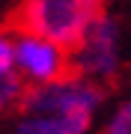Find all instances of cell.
<instances>
[{
	"instance_id": "2",
	"label": "cell",
	"mask_w": 131,
	"mask_h": 134,
	"mask_svg": "<svg viewBox=\"0 0 131 134\" xmlns=\"http://www.w3.org/2000/svg\"><path fill=\"white\" fill-rule=\"evenodd\" d=\"M101 12H107V0H21L15 27L54 39L63 48H75Z\"/></svg>"
},
{
	"instance_id": "1",
	"label": "cell",
	"mask_w": 131,
	"mask_h": 134,
	"mask_svg": "<svg viewBox=\"0 0 131 134\" xmlns=\"http://www.w3.org/2000/svg\"><path fill=\"white\" fill-rule=\"evenodd\" d=\"M104 107V86L78 75L27 86L12 113V134H89Z\"/></svg>"
},
{
	"instance_id": "5",
	"label": "cell",
	"mask_w": 131,
	"mask_h": 134,
	"mask_svg": "<svg viewBox=\"0 0 131 134\" xmlns=\"http://www.w3.org/2000/svg\"><path fill=\"white\" fill-rule=\"evenodd\" d=\"M24 92H27V83L18 77V72H0V116L15 113Z\"/></svg>"
},
{
	"instance_id": "6",
	"label": "cell",
	"mask_w": 131,
	"mask_h": 134,
	"mask_svg": "<svg viewBox=\"0 0 131 134\" xmlns=\"http://www.w3.org/2000/svg\"><path fill=\"white\" fill-rule=\"evenodd\" d=\"M101 134H131V96L119 98L104 116Z\"/></svg>"
},
{
	"instance_id": "3",
	"label": "cell",
	"mask_w": 131,
	"mask_h": 134,
	"mask_svg": "<svg viewBox=\"0 0 131 134\" xmlns=\"http://www.w3.org/2000/svg\"><path fill=\"white\" fill-rule=\"evenodd\" d=\"M69 63H72V75L87 77L98 86H110L113 81H119L125 66V36L116 15H98L89 30L78 39V45L69 48Z\"/></svg>"
},
{
	"instance_id": "7",
	"label": "cell",
	"mask_w": 131,
	"mask_h": 134,
	"mask_svg": "<svg viewBox=\"0 0 131 134\" xmlns=\"http://www.w3.org/2000/svg\"><path fill=\"white\" fill-rule=\"evenodd\" d=\"M0 72H15V45H12V30L0 27Z\"/></svg>"
},
{
	"instance_id": "4",
	"label": "cell",
	"mask_w": 131,
	"mask_h": 134,
	"mask_svg": "<svg viewBox=\"0 0 131 134\" xmlns=\"http://www.w3.org/2000/svg\"><path fill=\"white\" fill-rule=\"evenodd\" d=\"M12 45H15V72L27 86L51 83L57 77L72 72L69 63V48L57 45L54 39H45L33 30H12Z\"/></svg>"
}]
</instances>
